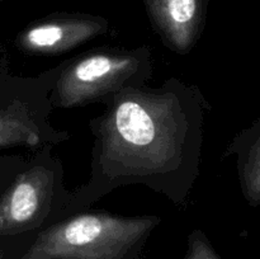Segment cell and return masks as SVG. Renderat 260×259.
<instances>
[{"instance_id":"4","label":"cell","mask_w":260,"mask_h":259,"mask_svg":"<svg viewBox=\"0 0 260 259\" xmlns=\"http://www.w3.org/2000/svg\"><path fill=\"white\" fill-rule=\"evenodd\" d=\"M68 201L62 167L43 146L0 195V238L36 230L56 211L68 212Z\"/></svg>"},{"instance_id":"3","label":"cell","mask_w":260,"mask_h":259,"mask_svg":"<svg viewBox=\"0 0 260 259\" xmlns=\"http://www.w3.org/2000/svg\"><path fill=\"white\" fill-rule=\"evenodd\" d=\"M57 71L51 106L75 108L108 99L127 86L142 85L151 74L150 47L84 53Z\"/></svg>"},{"instance_id":"11","label":"cell","mask_w":260,"mask_h":259,"mask_svg":"<svg viewBox=\"0 0 260 259\" xmlns=\"http://www.w3.org/2000/svg\"><path fill=\"white\" fill-rule=\"evenodd\" d=\"M0 259H4V255H3L2 251H0Z\"/></svg>"},{"instance_id":"10","label":"cell","mask_w":260,"mask_h":259,"mask_svg":"<svg viewBox=\"0 0 260 259\" xmlns=\"http://www.w3.org/2000/svg\"><path fill=\"white\" fill-rule=\"evenodd\" d=\"M22 159L14 156H0V195L12 183L18 170L22 168Z\"/></svg>"},{"instance_id":"5","label":"cell","mask_w":260,"mask_h":259,"mask_svg":"<svg viewBox=\"0 0 260 259\" xmlns=\"http://www.w3.org/2000/svg\"><path fill=\"white\" fill-rule=\"evenodd\" d=\"M108 20L89 14H55L32 23L15 45L30 55H60L108 32Z\"/></svg>"},{"instance_id":"6","label":"cell","mask_w":260,"mask_h":259,"mask_svg":"<svg viewBox=\"0 0 260 259\" xmlns=\"http://www.w3.org/2000/svg\"><path fill=\"white\" fill-rule=\"evenodd\" d=\"M147 14L162 43L188 53L197 43L205 22L203 0H145Z\"/></svg>"},{"instance_id":"1","label":"cell","mask_w":260,"mask_h":259,"mask_svg":"<svg viewBox=\"0 0 260 259\" xmlns=\"http://www.w3.org/2000/svg\"><path fill=\"white\" fill-rule=\"evenodd\" d=\"M108 99L107 111L90 122L91 175L69 195L68 211L127 184L147 185L183 202L200 173V91L170 79L157 89L127 86Z\"/></svg>"},{"instance_id":"2","label":"cell","mask_w":260,"mask_h":259,"mask_svg":"<svg viewBox=\"0 0 260 259\" xmlns=\"http://www.w3.org/2000/svg\"><path fill=\"white\" fill-rule=\"evenodd\" d=\"M159 222L156 216L76 213L38 234L20 259H122Z\"/></svg>"},{"instance_id":"9","label":"cell","mask_w":260,"mask_h":259,"mask_svg":"<svg viewBox=\"0 0 260 259\" xmlns=\"http://www.w3.org/2000/svg\"><path fill=\"white\" fill-rule=\"evenodd\" d=\"M183 259H221L201 230H194L188 238V249Z\"/></svg>"},{"instance_id":"8","label":"cell","mask_w":260,"mask_h":259,"mask_svg":"<svg viewBox=\"0 0 260 259\" xmlns=\"http://www.w3.org/2000/svg\"><path fill=\"white\" fill-rule=\"evenodd\" d=\"M260 139L255 135L253 144L246 145L244 152L231 147V152L239 154V174L241 187L249 203L256 206L260 200Z\"/></svg>"},{"instance_id":"7","label":"cell","mask_w":260,"mask_h":259,"mask_svg":"<svg viewBox=\"0 0 260 259\" xmlns=\"http://www.w3.org/2000/svg\"><path fill=\"white\" fill-rule=\"evenodd\" d=\"M37 112L19 99L5 101L0 95V150L15 146L40 147L43 142H58L69 137L38 121Z\"/></svg>"}]
</instances>
